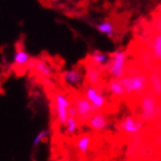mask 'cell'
Segmentation results:
<instances>
[{
    "instance_id": "18",
    "label": "cell",
    "mask_w": 161,
    "mask_h": 161,
    "mask_svg": "<svg viewBox=\"0 0 161 161\" xmlns=\"http://www.w3.org/2000/svg\"><path fill=\"white\" fill-rule=\"evenodd\" d=\"M50 133H51L50 129H42L41 131H39L33 139V142H32L33 147L37 148L41 143H42L43 141L47 140L50 136Z\"/></svg>"
},
{
    "instance_id": "17",
    "label": "cell",
    "mask_w": 161,
    "mask_h": 161,
    "mask_svg": "<svg viewBox=\"0 0 161 161\" xmlns=\"http://www.w3.org/2000/svg\"><path fill=\"white\" fill-rule=\"evenodd\" d=\"M97 30L104 34L108 37H113L114 34H115V28H114V25L112 24V22L110 21H103V22H100L97 24Z\"/></svg>"
},
{
    "instance_id": "8",
    "label": "cell",
    "mask_w": 161,
    "mask_h": 161,
    "mask_svg": "<svg viewBox=\"0 0 161 161\" xmlns=\"http://www.w3.org/2000/svg\"><path fill=\"white\" fill-rule=\"evenodd\" d=\"M62 79L63 81L72 87H76L82 84L83 82V75L77 69H70L67 70L62 75Z\"/></svg>"
},
{
    "instance_id": "9",
    "label": "cell",
    "mask_w": 161,
    "mask_h": 161,
    "mask_svg": "<svg viewBox=\"0 0 161 161\" xmlns=\"http://www.w3.org/2000/svg\"><path fill=\"white\" fill-rule=\"evenodd\" d=\"M31 57L22 47H18L14 55V64L19 68H24L30 64Z\"/></svg>"
},
{
    "instance_id": "4",
    "label": "cell",
    "mask_w": 161,
    "mask_h": 161,
    "mask_svg": "<svg viewBox=\"0 0 161 161\" xmlns=\"http://www.w3.org/2000/svg\"><path fill=\"white\" fill-rule=\"evenodd\" d=\"M121 82L124 86L125 93L126 95L138 94L141 93L146 86H147V80L142 75H128L123 76L121 78Z\"/></svg>"
},
{
    "instance_id": "11",
    "label": "cell",
    "mask_w": 161,
    "mask_h": 161,
    "mask_svg": "<svg viewBox=\"0 0 161 161\" xmlns=\"http://www.w3.org/2000/svg\"><path fill=\"white\" fill-rule=\"evenodd\" d=\"M120 126L124 132L127 134H135L139 132V130L142 127V125L136 122L133 118H131V117H126L125 119L122 121Z\"/></svg>"
},
{
    "instance_id": "13",
    "label": "cell",
    "mask_w": 161,
    "mask_h": 161,
    "mask_svg": "<svg viewBox=\"0 0 161 161\" xmlns=\"http://www.w3.org/2000/svg\"><path fill=\"white\" fill-rule=\"evenodd\" d=\"M34 69L37 74L43 78H49L52 74L51 68L42 60H36L34 63Z\"/></svg>"
},
{
    "instance_id": "5",
    "label": "cell",
    "mask_w": 161,
    "mask_h": 161,
    "mask_svg": "<svg viewBox=\"0 0 161 161\" xmlns=\"http://www.w3.org/2000/svg\"><path fill=\"white\" fill-rule=\"evenodd\" d=\"M84 97L89 100V102L94 106L96 111H100L106 104L105 97L99 92L97 87L88 85L85 88Z\"/></svg>"
},
{
    "instance_id": "20",
    "label": "cell",
    "mask_w": 161,
    "mask_h": 161,
    "mask_svg": "<svg viewBox=\"0 0 161 161\" xmlns=\"http://www.w3.org/2000/svg\"><path fill=\"white\" fill-rule=\"evenodd\" d=\"M153 85L154 91L157 94H160L161 93V80L157 76H154L153 78Z\"/></svg>"
},
{
    "instance_id": "12",
    "label": "cell",
    "mask_w": 161,
    "mask_h": 161,
    "mask_svg": "<svg viewBox=\"0 0 161 161\" xmlns=\"http://www.w3.org/2000/svg\"><path fill=\"white\" fill-rule=\"evenodd\" d=\"M90 59L92 65H95L99 68L106 67L110 60V55L101 51H94L90 56Z\"/></svg>"
},
{
    "instance_id": "16",
    "label": "cell",
    "mask_w": 161,
    "mask_h": 161,
    "mask_svg": "<svg viewBox=\"0 0 161 161\" xmlns=\"http://www.w3.org/2000/svg\"><path fill=\"white\" fill-rule=\"evenodd\" d=\"M65 128H66V133L69 135H72L76 132V130L78 128V121L76 119V117L69 116L68 120L65 124Z\"/></svg>"
},
{
    "instance_id": "14",
    "label": "cell",
    "mask_w": 161,
    "mask_h": 161,
    "mask_svg": "<svg viewBox=\"0 0 161 161\" xmlns=\"http://www.w3.org/2000/svg\"><path fill=\"white\" fill-rule=\"evenodd\" d=\"M109 91L113 96L118 97L125 95L121 79H112L109 83Z\"/></svg>"
},
{
    "instance_id": "7",
    "label": "cell",
    "mask_w": 161,
    "mask_h": 161,
    "mask_svg": "<svg viewBox=\"0 0 161 161\" xmlns=\"http://www.w3.org/2000/svg\"><path fill=\"white\" fill-rule=\"evenodd\" d=\"M142 117L144 120H152L156 112V103L153 97H145L142 100Z\"/></svg>"
},
{
    "instance_id": "2",
    "label": "cell",
    "mask_w": 161,
    "mask_h": 161,
    "mask_svg": "<svg viewBox=\"0 0 161 161\" xmlns=\"http://www.w3.org/2000/svg\"><path fill=\"white\" fill-rule=\"evenodd\" d=\"M71 100V105L75 110L77 121L87 124L91 116L96 112V109L84 96H75Z\"/></svg>"
},
{
    "instance_id": "10",
    "label": "cell",
    "mask_w": 161,
    "mask_h": 161,
    "mask_svg": "<svg viewBox=\"0 0 161 161\" xmlns=\"http://www.w3.org/2000/svg\"><path fill=\"white\" fill-rule=\"evenodd\" d=\"M86 80L88 84L97 87V84H99L101 80V70L99 67H97L95 65H89L87 68L86 71Z\"/></svg>"
},
{
    "instance_id": "6",
    "label": "cell",
    "mask_w": 161,
    "mask_h": 161,
    "mask_svg": "<svg viewBox=\"0 0 161 161\" xmlns=\"http://www.w3.org/2000/svg\"><path fill=\"white\" fill-rule=\"evenodd\" d=\"M87 125L92 130L95 131H101L107 127V119L105 115L100 112V111H96L87 122Z\"/></svg>"
},
{
    "instance_id": "3",
    "label": "cell",
    "mask_w": 161,
    "mask_h": 161,
    "mask_svg": "<svg viewBox=\"0 0 161 161\" xmlns=\"http://www.w3.org/2000/svg\"><path fill=\"white\" fill-rule=\"evenodd\" d=\"M53 100L56 119L61 125L64 126L68 120L69 108L71 106V101L65 94L61 92H57L56 94H54Z\"/></svg>"
},
{
    "instance_id": "19",
    "label": "cell",
    "mask_w": 161,
    "mask_h": 161,
    "mask_svg": "<svg viewBox=\"0 0 161 161\" xmlns=\"http://www.w3.org/2000/svg\"><path fill=\"white\" fill-rule=\"evenodd\" d=\"M153 52L157 60H161V34L157 35L153 40Z\"/></svg>"
},
{
    "instance_id": "15",
    "label": "cell",
    "mask_w": 161,
    "mask_h": 161,
    "mask_svg": "<svg viewBox=\"0 0 161 161\" xmlns=\"http://www.w3.org/2000/svg\"><path fill=\"white\" fill-rule=\"evenodd\" d=\"M91 146V137L89 135H83L79 137L76 141L75 147L81 153H88Z\"/></svg>"
},
{
    "instance_id": "1",
    "label": "cell",
    "mask_w": 161,
    "mask_h": 161,
    "mask_svg": "<svg viewBox=\"0 0 161 161\" xmlns=\"http://www.w3.org/2000/svg\"><path fill=\"white\" fill-rule=\"evenodd\" d=\"M126 61V53L123 50H116L110 55V60L106 68L108 74L113 79H121L125 76Z\"/></svg>"
}]
</instances>
